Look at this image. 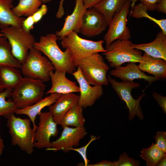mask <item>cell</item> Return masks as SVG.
I'll return each mask as SVG.
<instances>
[{"mask_svg":"<svg viewBox=\"0 0 166 166\" xmlns=\"http://www.w3.org/2000/svg\"><path fill=\"white\" fill-rule=\"evenodd\" d=\"M22 65L13 55L7 39L4 37H0V66L10 65L20 69Z\"/></svg>","mask_w":166,"mask_h":166,"instance_id":"obj_26","label":"cell"},{"mask_svg":"<svg viewBox=\"0 0 166 166\" xmlns=\"http://www.w3.org/2000/svg\"><path fill=\"white\" fill-rule=\"evenodd\" d=\"M138 65L140 69L160 79L166 78V61L152 57L145 53Z\"/></svg>","mask_w":166,"mask_h":166,"instance_id":"obj_20","label":"cell"},{"mask_svg":"<svg viewBox=\"0 0 166 166\" xmlns=\"http://www.w3.org/2000/svg\"><path fill=\"white\" fill-rule=\"evenodd\" d=\"M129 16L136 19L146 18L156 24L161 29V31L166 34V19H158L150 16L145 5L140 2L134 5L131 7Z\"/></svg>","mask_w":166,"mask_h":166,"instance_id":"obj_28","label":"cell"},{"mask_svg":"<svg viewBox=\"0 0 166 166\" xmlns=\"http://www.w3.org/2000/svg\"><path fill=\"white\" fill-rule=\"evenodd\" d=\"M42 2L39 0H19L18 5L12 11L18 17L32 15L39 8Z\"/></svg>","mask_w":166,"mask_h":166,"instance_id":"obj_27","label":"cell"},{"mask_svg":"<svg viewBox=\"0 0 166 166\" xmlns=\"http://www.w3.org/2000/svg\"><path fill=\"white\" fill-rule=\"evenodd\" d=\"M1 33L9 42L14 57L22 64L24 63L30 50L34 46L36 41L34 36L22 28L13 26L2 29Z\"/></svg>","mask_w":166,"mask_h":166,"instance_id":"obj_5","label":"cell"},{"mask_svg":"<svg viewBox=\"0 0 166 166\" xmlns=\"http://www.w3.org/2000/svg\"><path fill=\"white\" fill-rule=\"evenodd\" d=\"M156 10L166 14V0H157Z\"/></svg>","mask_w":166,"mask_h":166,"instance_id":"obj_38","label":"cell"},{"mask_svg":"<svg viewBox=\"0 0 166 166\" xmlns=\"http://www.w3.org/2000/svg\"><path fill=\"white\" fill-rule=\"evenodd\" d=\"M78 66L85 78L91 85L102 86L109 84L106 74L109 66L98 53H93L84 59Z\"/></svg>","mask_w":166,"mask_h":166,"instance_id":"obj_8","label":"cell"},{"mask_svg":"<svg viewBox=\"0 0 166 166\" xmlns=\"http://www.w3.org/2000/svg\"><path fill=\"white\" fill-rule=\"evenodd\" d=\"M107 77L112 88L120 99L125 102L128 109V119L132 120L137 116L140 120H143L144 116L140 102L145 94L143 93L137 99H134L131 94L132 89L139 87V84L126 81L119 82L109 75H107Z\"/></svg>","mask_w":166,"mask_h":166,"instance_id":"obj_9","label":"cell"},{"mask_svg":"<svg viewBox=\"0 0 166 166\" xmlns=\"http://www.w3.org/2000/svg\"><path fill=\"white\" fill-rule=\"evenodd\" d=\"M128 39H117L113 42L103 53L110 66L116 68L126 62H139L142 52L133 48Z\"/></svg>","mask_w":166,"mask_h":166,"instance_id":"obj_7","label":"cell"},{"mask_svg":"<svg viewBox=\"0 0 166 166\" xmlns=\"http://www.w3.org/2000/svg\"><path fill=\"white\" fill-rule=\"evenodd\" d=\"M47 10V6L45 4H43L32 15L35 24L37 23L41 19L42 17L46 14Z\"/></svg>","mask_w":166,"mask_h":166,"instance_id":"obj_36","label":"cell"},{"mask_svg":"<svg viewBox=\"0 0 166 166\" xmlns=\"http://www.w3.org/2000/svg\"><path fill=\"white\" fill-rule=\"evenodd\" d=\"M13 90L11 89H7L0 92V116L7 118L12 113H14L18 109L11 98L7 100L6 98L10 97Z\"/></svg>","mask_w":166,"mask_h":166,"instance_id":"obj_30","label":"cell"},{"mask_svg":"<svg viewBox=\"0 0 166 166\" xmlns=\"http://www.w3.org/2000/svg\"><path fill=\"white\" fill-rule=\"evenodd\" d=\"M34 24L32 15L28 16L23 21L22 28L25 31L30 32V31L33 28Z\"/></svg>","mask_w":166,"mask_h":166,"instance_id":"obj_37","label":"cell"},{"mask_svg":"<svg viewBox=\"0 0 166 166\" xmlns=\"http://www.w3.org/2000/svg\"><path fill=\"white\" fill-rule=\"evenodd\" d=\"M131 2L130 7H132L135 4L138 0H129ZM140 2L146 7L148 10L154 11L156 10L157 0H139Z\"/></svg>","mask_w":166,"mask_h":166,"instance_id":"obj_34","label":"cell"},{"mask_svg":"<svg viewBox=\"0 0 166 166\" xmlns=\"http://www.w3.org/2000/svg\"><path fill=\"white\" fill-rule=\"evenodd\" d=\"M154 139L156 145L162 151L166 153V132L162 131L157 132Z\"/></svg>","mask_w":166,"mask_h":166,"instance_id":"obj_33","label":"cell"},{"mask_svg":"<svg viewBox=\"0 0 166 166\" xmlns=\"http://www.w3.org/2000/svg\"><path fill=\"white\" fill-rule=\"evenodd\" d=\"M79 97V95L75 93L61 94L54 103L49 107V112L58 124L65 114L78 104Z\"/></svg>","mask_w":166,"mask_h":166,"instance_id":"obj_17","label":"cell"},{"mask_svg":"<svg viewBox=\"0 0 166 166\" xmlns=\"http://www.w3.org/2000/svg\"><path fill=\"white\" fill-rule=\"evenodd\" d=\"M4 37V35L2 33H0V37Z\"/></svg>","mask_w":166,"mask_h":166,"instance_id":"obj_45","label":"cell"},{"mask_svg":"<svg viewBox=\"0 0 166 166\" xmlns=\"http://www.w3.org/2000/svg\"><path fill=\"white\" fill-rule=\"evenodd\" d=\"M61 94L53 93L39 101L34 104L22 109H17L14 113L17 115H25L28 117L32 123L34 130L35 131L38 126L35 123V120L37 115L41 112L42 109L46 107H49L54 103Z\"/></svg>","mask_w":166,"mask_h":166,"instance_id":"obj_21","label":"cell"},{"mask_svg":"<svg viewBox=\"0 0 166 166\" xmlns=\"http://www.w3.org/2000/svg\"><path fill=\"white\" fill-rule=\"evenodd\" d=\"M135 63L128 62L125 66H121L111 70L109 74L122 81H132L135 79H143L148 82L149 85L160 79L154 76L146 74Z\"/></svg>","mask_w":166,"mask_h":166,"instance_id":"obj_15","label":"cell"},{"mask_svg":"<svg viewBox=\"0 0 166 166\" xmlns=\"http://www.w3.org/2000/svg\"><path fill=\"white\" fill-rule=\"evenodd\" d=\"M19 68L10 65L0 66V86L4 89H13L22 80Z\"/></svg>","mask_w":166,"mask_h":166,"instance_id":"obj_23","label":"cell"},{"mask_svg":"<svg viewBox=\"0 0 166 166\" xmlns=\"http://www.w3.org/2000/svg\"><path fill=\"white\" fill-rule=\"evenodd\" d=\"M86 10L82 0H76L73 12L65 18L62 28L56 33L59 40L72 31L80 33L82 16Z\"/></svg>","mask_w":166,"mask_h":166,"instance_id":"obj_16","label":"cell"},{"mask_svg":"<svg viewBox=\"0 0 166 166\" xmlns=\"http://www.w3.org/2000/svg\"><path fill=\"white\" fill-rule=\"evenodd\" d=\"M99 137H97L96 136L92 135L90 136V139L89 142L85 145L79 148H73L69 149L70 150H73L78 153L82 157L84 162V166H88L90 161L88 159L87 156V150L89 144L93 141L98 139Z\"/></svg>","mask_w":166,"mask_h":166,"instance_id":"obj_32","label":"cell"},{"mask_svg":"<svg viewBox=\"0 0 166 166\" xmlns=\"http://www.w3.org/2000/svg\"><path fill=\"white\" fill-rule=\"evenodd\" d=\"M62 128L60 136L56 140L51 142L50 148L46 150H62L65 152H68L70 148L78 147L80 140L87 134L84 127L65 126Z\"/></svg>","mask_w":166,"mask_h":166,"instance_id":"obj_12","label":"cell"},{"mask_svg":"<svg viewBox=\"0 0 166 166\" xmlns=\"http://www.w3.org/2000/svg\"><path fill=\"white\" fill-rule=\"evenodd\" d=\"M45 87L39 80L25 77L13 89L10 97L18 109H23L42 99Z\"/></svg>","mask_w":166,"mask_h":166,"instance_id":"obj_4","label":"cell"},{"mask_svg":"<svg viewBox=\"0 0 166 166\" xmlns=\"http://www.w3.org/2000/svg\"><path fill=\"white\" fill-rule=\"evenodd\" d=\"M152 96L154 99L158 104L159 106L163 111L164 113L166 114V97L156 92L152 93Z\"/></svg>","mask_w":166,"mask_h":166,"instance_id":"obj_35","label":"cell"},{"mask_svg":"<svg viewBox=\"0 0 166 166\" xmlns=\"http://www.w3.org/2000/svg\"><path fill=\"white\" fill-rule=\"evenodd\" d=\"M58 38L56 34L50 33L41 36L34 47L43 53L50 61L55 70L72 74L76 69L68 48L62 51L57 45Z\"/></svg>","mask_w":166,"mask_h":166,"instance_id":"obj_1","label":"cell"},{"mask_svg":"<svg viewBox=\"0 0 166 166\" xmlns=\"http://www.w3.org/2000/svg\"><path fill=\"white\" fill-rule=\"evenodd\" d=\"M102 14L94 7L86 9L83 14L80 33L93 37L103 32L108 26Z\"/></svg>","mask_w":166,"mask_h":166,"instance_id":"obj_14","label":"cell"},{"mask_svg":"<svg viewBox=\"0 0 166 166\" xmlns=\"http://www.w3.org/2000/svg\"><path fill=\"white\" fill-rule=\"evenodd\" d=\"M4 148L5 145L3 140L0 136V156L2 155Z\"/></svg>","mask_w":166,"mask_h":166,"instance_id":"obj_42","label":"cell"},{"mask_svg":"<svg viewBox=\"0 0 166 166\" xmlns=\"http://www.w3.org/2000/svg\"><path fill=\"white\" fill-rule=\"evenodd\" d=\"M113 162L114 166H139L140 164L139 160L130 157L125 152L120 155L117 161Z\"/></svg>","mask_w":166,"mask_h":166,"instance_id":"obj_31","label":"cell"},{"mask_svg":"<svg viewBox=\"0 0 166 166\" xmlns=\"http://www.w3.org/2000/svg\"><path fill=\"white\" fill-rule=\"evenodd\" d=\"M13 0H0V29L13 26L22 28L25 19L15 15L12 11Z\"/></svg>","mask_w":166,"mask_h":166,"instance_id":"obj_22","label":"cell"},{"mask_svg":"<svg viewBox=\"0 0 166 166\" xmlns=\"http://www.w3.org/2000/svg\"><path fill=\"white\" fill-rule=\"evenodd\" d=\"M39 116V122L35 132L34 144L38 149L46 150L50 148L51 138L56 136L58 133V124L49 111L41 112Z\"/></svg>","mask_w":166,"mask_h":166,"instance_id":"obj_11","label":"cell"},{"mask_svg":"<svg viewBox=\"0 0 166 166\" xmlns=\"http://www.w3.org/2000/svg\"><path fill=\"white\" fill-rule=\"evenodd\" d=\"M4 90V89L0 86V92Z\"/></svg>","mask_w":166,"mask_h":166,"instance_id":"obj_44","label":"cell"},{"mask_svg":"<svg viewBox=\"0 0 166 166\" xmlns=\"http://www.w3.org/2000/svg\"><path fill=\"white\" fill-rule=\"evenodd\" d=\"M88 166H114V164L113 162L103 160L94 164H89Z\"/></svg>","mask_w":166,"mask_h":166,"instance_id":"obj_40","label":"cell"},{"mask_svg":"<svg viewBox=\"0 0 166 166\" xmlns=\"http://www.w3.org/2000/svg\"><path fill=\"white\" fill-rule=\"evenodd\" d=\"M51 0H46L47 2H50Z\"/></svg>","mask_w":166,"mask_h":166,"instance_id":"obj_46","label":"cell"},{"mask_svg":"<svg viewBox=\"0 0 166 166\" xmlns=\"http://www.w3.org/2000/svg\"><path fill=\"white\" fill-rule=\"evenodd\" d=\"M64 0H61L60 1L61 2H63Z\"/></svg>","mask_w":166,"mask_h":166,"instance_id":"obj_47","label":"cell"},{"mask_svg":"<svg viewBox=\"0 0 166 166\" xmlns=\"http://www.w3.org/2000/svg\"><path fill=\"white\" fill-rule=\"evenodd\" d=\"M83 109L81 106L77 104L65 114L58 124L62 128L65 126L84 127L85 119L83 115Z\"/></svg>","mask_w":166,"mask_h":166,"instance_id":"obj_24","label":"cell"},{"mask_svg":"<svg viewBox=\"0 0 166 166\" xmlns=\"http://www.w3.org/2000/svg\"><path fill=\"white\" fill-rule=\"evenodd\" d=\"M50 72V79L52 82L51 88L46 94L57 93L61 94L79 93V86L76 83L69 80L66 77L64 72L55 70Z\"/></svg>","mask_w":166,"mask_h":166,"instance_id":"obj_18","label":"cell"},{"mask_svg":"<svg viewBox=\"0 0 166 166\" xmlns=\"http://www.w3.org/2000/svg\"><path fill=\"white\" fill-rule=\"evenodd\" d=\"M101 0H82L84 6L86 9L93 8Z\"/></svg>","mask_w":166,"mask_h":166,"instance_id":"obj_39","label":"cell"},{"mask_svg":"<svg viewBox=\"0 0 166 166\" xmlns=\"http://www.w3.org/2000/svg\"><path fill=\"white\" fill-rule=\"evenodd\" d=\"M134 48L142 50L148 55L166 61V34L161 31L151 42L138 44H131Z\"/></svg>","mask_w":166,"mask_h":166,"instance_id":"obj_19","label":"cell"},{"mask_svg":"<svg viewBox=\"0 0 166 166\" xmlns=\"http://www.w3.org/2000/svg\"><path fill=\"white\" fill-rule=\"evenodd\" d=\"M12 113L7 119V126L13 145L18 146L20 149L31 155L34 148V142L35 131L31 127L29 118L17 117Z\"/></svg>","mask_w":166,"mask_h":166,"instance_id":"obj_3","label":"cell"},{"mask_svg":"<svg viewBox=\"0 0 166 166\" xmlns=\"http://www.w3.org/2000/svg\"><path fill=\"white\" fill-rule=\"evenodd\" d=\"M126 0H101L94 7L101 13L109 24L114 14L120 9Z\"/></svg>","mask_w":166,"mask_h":166,"instance_id":"obj_25","label":"cell"},{"mask_svg":"<svg viewBox=\"0 0 166 166\" xmlns=\"http://www.w3.org/2000/svg\"><path fill=\"white\" fill-rule=\"evenodd\" d=\"M61 40L62 47L69 49L72 61L76 67L83 59L92 54L107 51L103 46L104 40L94 41L83 39L74 31L70 33Z\"/></svg>","mask_w":166,"mask_h":166,"instance_id":"obj_2","label":"cell"},{"mask_svg":"<svg viewBox=\"0 0 166 166\" xmlns=\"http://www.w3.org/2000/svg\"><path fill=\"white\" fill-rule=\"evenodd\" d=\"M72 74L79 85L80 95L78 105L83 109L93 106L103 94L102 86H91L84 77L79 66Z\"/></svg>","mask_w":166,"mask_h":166,"instance_id":"obj_13","label":"cell"},{"mask_svg":"<svg viewBox=\"0 0 166 166\" xmlns=\"http://www.w3.org/2000/svg\"><path fill=\"white\" fill-rule=\"evenodd\" d=\"M155 143H152L148 148H142L140 156L146 161L148 166H156L160 160L166 155Z\"/></svg>","mask_w":166,"mask_h":166,"instance_id":"obj_29","label":"cell"},{"mask_svg":"<svg viewBox=\"0 0 166 166\" xmlns=\"http://www.w3.org/2000/svg\"><path fill=\"white\" fill-rule=\"evenodd\" d=\"M131 3L129 0H126L121 8L114 14L109 25V29L104 38L106 49L115 40L130 38L131 34L127 23Z\"/></svg>","mask_w":166,"mask_h":166,"instance_id":"obj_10","label":"cell"},{"mask_svg":"<svg viewBox=\"0 0 166 166\" xmlns=\"http://www.w3.org/2000/svg\"><path fill=\"white\" fill-rule=\"evenodd\" d=\"M41 1L43 3H46L47 2V1L46 0H39Z\"/></svg>","mask_w":166,"mask_h":166,"instance_id":"obj_43","label":"cell"},{"mask_svg":"<svg viewBox=\"0 0 166 166\" xmlns=\"http://www.w3.org/2000/svg\"><path fill=\"white\" fill-rule=\"evenodd\" d=\"M25 76L46 82L50 79V72L55 70L49 59L35 47L30 49L20 68Z\"/></svg>","mask_w":166,"mask_h":166,"instance_id":"obj_6","label":"cell"},{"mask_svg":"<svg viewBox=\"0 0 166 166\" xmlns=\"http://www.w3.org/2000/svg\"><path fill=\"white\" fill-rule=\"evenodd\" d=\"M166 165V155L162 157L159 160L156 166H165Z\"/></svg>","mask_w":166,"mask_h":166,"instance_id":"obj_41","label":"cell"}]
</instances>
